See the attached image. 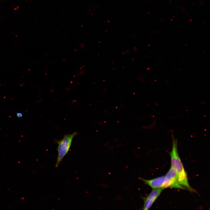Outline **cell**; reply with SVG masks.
I'll list each match as a JSON object with an SVG mask.
<instances>
[{"mask_svg": "<svg viewBox=\"0 0 210 210\" xmlns=\"http://www.w3.org/2000/svg\"><path fill=\"white\" fill-rule=\"evenodd\" d=\"M173 145L170 153L171 167L176 171L178 176V181L180 185L185 189L189 191L195 192V190L190 185L187 173L179 157L178 151L177 140L172 135Z\"/></svg>", "mask_w": 210, "mask_h": 210, "instance_id": "obj_1", "label": "cell"}, {"mask_svg": "<svg viewBox=\"0 0 210 210\" xmlns=\"http://www.w3.org/2000/svg\"><path fill=\"white\" fill-rule=\"evenodd\" d=\"M78 134L75 132L71 134H67L64 136L61 140H57L58 155L55 167H57L63 159L68 152L70 148L74 138Z\"/></svg>", "mask_w": 210, "mask_h": 210, "instance_id": "obj_2", "label": "cell"}, {"mask_svg": "<svg viewBox=\"0 0 210 210\" xmlns=\"http://www.w3.org/2000/svg\"><path fill=\"white\" fill-rule=\"evenodd\" d=\"M175 188L181 189H185L178 183V176L176 170L171 167L166 175L163 183L162 189L167 188Z\"/></svg>", "mask_w": 210, "mask_h": 210, "instance_id": "obj_3", "label": "cell"}, {"mask_svg": "<svg viewBox=\"0 0 210 210\" xmlns=\"http://www.w3.org/2000/svg\"><path fill=\"white\" fill-rule=\"evenodd\" d=\"M163 189H153L147 196L143 198L144 204L142 210H149L157 198L160 196Z\"/></svg>", "mask_w": 210, "mask_h": 210, "instance_id": "obj_4", "label": "cell"}, {"mask_svg": "<svg viewBox=\"0 0 210 210\" xmlns=\"http://www.w3.org/2000/svg\"><path fill=\"white\" fill-rule=\"evenodd\" d=\"M165 178V176H164L151 179H146L140 177L139 178L142 180L145 184L150 187L153 189H162Z\"/></svg>", "mask_w": 210, "mask_h": 210, "instance_id": "obj_5", "label": "cell"}, {"mask_svg": "<svg viewBox=\"0 0 210 210\" xmlns=\"http://www.w3.org/2000/svg\"><path fill=\"white\" fill-rule=\"evenodd\" d=\"M17 116L19 118L21 117L22 116V114L21 113H16Z\"/></svg>", "mask_w": 210, "mask_h": 210, "instance_id": "obj_6", "label": "cell"}]
</instances>
